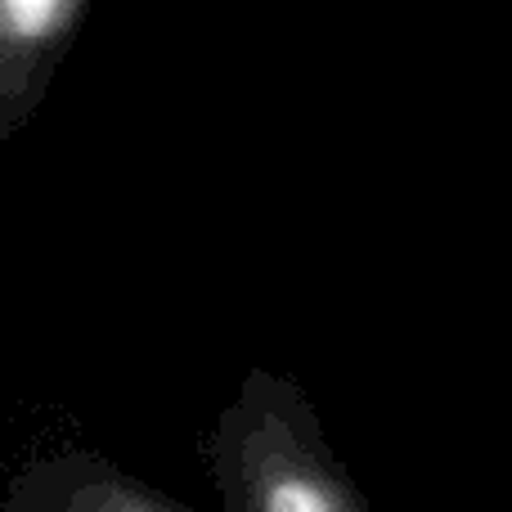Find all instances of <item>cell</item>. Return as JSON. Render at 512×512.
Returning a JSON list of instances; mask_svg holds the SVG:
<instances>
[{
	"label": "cell",
	"mask_w": 512,
	"mask_h": 512,
	"mask_svg": "<svg viewBox=\"0 0 512 512\" xmlns=\"http://www.w3.org/2000/svg\"><path fill=\"white\" fill-rule=\"evenodd\" d=\"M0 512H194L95 450H45L9 477Z\"/></svg>",
	"instance_id": "7a4b0ae2"
},
{
	"label": "cell",
	"mask_w": 512,
	"mask_h": 512,
	"mask_svg": "<svg viewBox=\"0 0 512 512\" xmlns=\"http://www.w3.org/2000/svg\"><path fill=\"white\" fill-rule=\"evenodd\" d=\"M225 512H373L333 454L310 396L274 369H248L203 441Z\"/></svg>",
	"instance_id": "6da1fadb"
},
{
	"label": "cell",
	"mask_w": 512,
	"mask_h": 512,
	"mask_svg": "<svg viewBox=\"0 0 512 512\" xmlns=\"http://www.w3.org/2000/svg\"><path fill=\"white\" fill-rule=\"evenodd\" d=\"M86 9L90 0H0V144L45 104Z\"/></svg>",
	"instance_id": "3957f363"
}]
</instances>
